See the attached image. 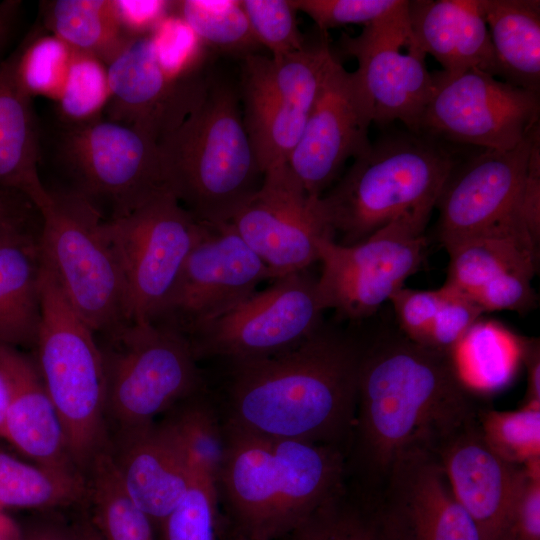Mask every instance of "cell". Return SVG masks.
I'll use <instances>...</instances> for the list:
<instances>
[{
	"instance_id": "6da1fadb",
	"label": "cell",
	"mask_w": 540,
	"mask_h": 540,
	"mask_svg": "<svg viewBox=\"0 0 540 540\" xmlns=\"http://www.w3.org/2000/svg\"><path fill=\"white\" fill-rule=\"evenodd\" d=\"M479 409L454 353L400 330L363 342L351 440L366 491L378 492L400 456L434 450Z\"/></svg>"
},
{
	"instance_id": "7a4b0ae2",
	"label": "cell",
	"mask_w": 540,
	"mask_h": 540,
	"mask_svg": "<svg viewBox=\"0 0 540 540\" xmlns=\"http://www.w3.org/2000/svg\"><path fill=\"white\" fill-rule=\"evenodd\" d=\"M363 342L325 322L282 353L228 362L224 425L339 446L352 438Z\"/></svg>"
},
{
	"instance_id": "3957f363",
	"label": "cell",
	"mask_w": 540,
	"mask_h": 540,
	"mask_svg": "<svg viewBox=\"0 0 540 540\" xmlns=\"http://www.w3.org/2000/svg\"><path fill=\"white\" fill-rule=\"evenodd\" d=\"M223 429L225 455L216 480L221 516L251 540H280L347 477V455L339 446Z\"/></svg>"
},
{
	"instance_id": "277c9868",
	"label": "cell",
	"mask_w": 540,
	"mask_h": 540,
	"mask_svg": "<svg viewBox=\"0 0 540 540\" xmlns=\"http://www.w3.org/2000/svg\"><path fill=\"white\" fill-rule=\"evenodd\" d=\"M455 166L443 141L409 130L383 135L319 197L334 240L353 245L397 221L424 231Z\"/></svg>"
},
{
	"instance_id": "5b68a950",
	"label": "cell",
	"mask_w": 540,
	"mask_h": 540,
	"mask_svg": "<svg viewBox=\"0 0 540 540\" xmlns=\"http://www.w3.org/2000/svg\"><path fill=\"white\" fill-rule=\"evenodd\" d=\"M169 190L199 222H230L262 185L259 166L234 88L208 79L202 100L162 137Z\"/></svg>"
},
{
	"instance_id": "8992f818",
	"label": "cell",
	"mask_w": 540,
	"mask_h": 540,
	"mask_svg": "<svg viewBox=\"0 0 540 540\" xmlns=\"http://www.w3.org/2000/svg\"><path fill=\"white\" fill-rule=\"evenodd\" d=\"M94 335L43 260L36 364L77 465L100 453L107 414L104 357Z\"/></svg>"
},
{
	"instance_id": "52a82bcc",
	"label": "cell",
	"mask_w": 540,
	"mask_h": 540,
	"mask_svg": "<svg viewBox=\"0 0 540 540\" xmlns=\"http://www.w3.org/2000/svg\"><path fill=\"white\" fill-rule=\"evenodd\" d=\"M38 213L43 260L74 310L95 333L126 323L124 280L107 218L76 189L49 190Z\"/></svg>"
},
{
	"instance_id": "ba28073f",
	"label": "cell",
	"mask_w": 540,
	"mask_h": 540,
	"mask_svg": "<svg viewBox=\"0 0 540 540\" xmlns=\"http://www.w3.org/2000/svg\"><path fill=\"white\" fill-rule=\"evenodd\" d=\"M102 349L106 409L127 432L206 390L191 345L178 330L160 323L126 322L108 333Z\"/></svg>"
},
{
	"instance_id": "9c48e42d",
	"label": "cell",
	"mask_w": 540,
	"mask_h": 540,
	"mask_svg": "<svg viewBox=\"0 0 540 540\" xmlns=\"http://www.w3.org/2000/svg\"><path fill=\"white\" fill-rule=\"evenodd\" d=\"M204 227L170 190L107 219L124 280L127 322L158 321Z\"/></svg>"
},
{
	"instance_id": "30bf717a",
	"label": "cell",
	"mask_w": 540,
	"mask_h": 540,
	"mask_svg": "<svg viewBox=\"0 0 540 540\" xmlns=\"http://www.w3.org/2000/svg\"><path fill=\"white\" fill-rule=\"evenodd\" d=\"M334 59L326 39L278 59H243V121L263 174L288 163Z\"/></svg>"
},
{
	"instance_id": "8fae6325",
	"label": "cell",
	"mask_w": 540,
	"mask_h": 540,
	"mask_svg": "<svg viewBox=\"0 0 540 540\" xmlns=\"http://www.w3.org/2000/svg\"><path fill=\"white\" fill-rule=\"evenodd\" d=\"M317 279L306 270L273 280L226 314L188 334L197 361H247L292 349L323 324Z\"/></svg>"
},
{
	"instance_id": "7c38bea8",
	"label": "cell",
	"mask_w": 540,
	"mask_h": 540,
	"mask_svg": "<svg viewBox=\"0 0 540 540\" xmlns=\"http://www.w3.org/2000/svg\"><path fill=\"white\" fill-rule=\"evenodd\" d=\"M419 131L443 142L510 150L539 126V93L478 69L433 74Z\"/></svg>"
},
{
	"instance_id": "4fadbf2b",
	"label": "cell",
	"mask_w": 540,
	"mask_h": 540,
	"mask_svg": "<svg viewBox=\"0 0 540 540\" xmlns=\"http://www.w3.org/2000/svg\"><path fill=\"white\" fill-rule=\"evenodd\" d=\"M62 154L76 190L98 209L108 206V220L169 190L158 141L139 128L103 118L70 126Z\"/></svg>"
},
{
	"instance_id": "5bb4252c",
	"label": "cell",
	"mask_w": 540,
	"mask_h": 540,
	"mask_svg": "<svg viewBox=\"0 0 540 540\" xmlns=\"http://www.w3.org/2000/svg\"><path fill=\"white\" fill-rule=\"evenodd\" d=\"M422 233L408 222L397 221L353 245L321 238L317 296L323 311L332 309L340 320L350 321L373 315L423 263Z\"/></svg>"
},
{
	"instance_id": "9a60e30c",
	"label": "cell",
	"mask_w": 540,
	"mask_h": 540,
	"mask_svg": "<svg viewBox=\"0 0 540 540\" xmlns=\"http://www.w3.org/2000/svg\"><path fill=\"white\" fill-rule=\"evenodd\" d=\"M409 6V2H408ZM408 6L379 22L363 26L360 34L343 33L340 44L358 67L351 72L362 107L371 123L400 121L418 133L434 89L409 22Z\"/></svg>"
},
{
	"instance_id": "2e32d148",
	"label": "cell",
	"mask_w": 540,
	"mask_h": 540,
	"mask_svg": "<svg viewBox=\"0 0 540 540\" xmlns=\"http://www.w3.org/2000/svg\"><path fill=\"white\" fill-rule=\"evenodd\" d=\"M539 136L537 126L510 150L483 149L454 167L436 204L438 238L445 249L497 233L521 234L531 240L521 205L530 153Z\"/></svg>"
},
{
	"instance_id": "e0dca14e",
	"label": "cell",
	"mask_w": 540,
	"mask_h": 540,
	"mask_svg": "<svg viewBox=\"0 0 540 540\" xmlns=\"http://www.w3.org/2000/svg\"><path fill=\"white\" fill-rule=\"evenodd\" d=\"M158 321L187 336L253 295L273 274L230 222L204 223Z\"/></svg>"
},
{
	"instance_id": "ac0fdd59",
	"label": "cell",
	"mask_w": 540,
	"mask_h": 540,
	"mask_svg": "<svg viewBox=\"0 0 540 540\" xmlns=\"http://www.w3.org/2000/svg\"><path fill=\"white\" fill-rule=\"evenodd\" d=\"M274 279L318 261L317 244L333 234L319 198L307 194L288 164L264 173L259 190L230 221Z\"/></svg>"
},
{
	"instance_id": "d6986e66",
	"label": "cell",
	"mask_w": 540,
	"mask_h": 540,
	"mask_svg": "<svg viewBox=\"0 0 540 540\" xmlns=\"http://www.w3.org/2000/svg\"><path fill=\"white\" fill-rule=\"evenodd\" d=\"M372 504L385 540H482L431 449L400 456Z\"/></svg>"
},
{
	"instance_id": "ffe728a7",
	"label": "cell",
	"mask_w": 540,
	"mask_h": 540,
	"mask_svg": "<svg viewBox=\"0 0 540 540\" xmlns=\"http://www.w3.org/2000/svg\"><path fill=\"white\" fill-rule=\"evenodd\" d=\"M107 119L159 140L202 100L208 79L183 76L162 59L152 32L131 37L107 65Z\"/></svg>"
},
{
	"instance_id": "44dd1931",
	"label": "cell",
	"mask_w": 540,
	"mask_h": 540,
	"mask_svg": "<svg viewBox=\"0 0 540 540\" xmlns=\"http://www.w3.org/2000/svg\"><path fill=\"white\" fill-rule=\"evenodd\" d=\"M370 124L351 72L335 57L287 163L309 196H322L345 162L369 148Z\"/></svg>"
},
{
	"instance_id": "7402d4cb",
	"label": "cell",
	"mask_w": 540,
	"mask_h": 540,
	"mask_svg": "<svg viewBox=\"0 0 540 540\" xmlns=\"http://www.w3.org/2000/svg\"><path fill=\"white\" fill-rule=\"evenodd\" d=\"M444 285L470 299L482 312L526 313L536 306L532 279L539 249L521 234L497 233L461 241L448 249Z\"/></svg>"
},
{
	"instance_id": "603a6c76",
	"label": "cell",
	"mask_w": 540,
	"mask_h": 540,
	"mask_svg": "<svg viewBox=\"0 0 540 540\" xmlns=\"http://www.w3.org/2000/svg\"><path fill=\"white\" fill-rule=\"evenodd\" d=\"M434 451L457 501L476 524L481 539L501 540L525 467L507 462L489 447L477 417L444 439Z\"/></svg>"
},
{
	"instance_id": "cb8c5ba5",
	"label": "cell",
	"mask_w": 540,
	"mask_h": 540,
	"mask_svg": "<svg viewBox=\"0 0 540 540\" xmlns=\"http://www.w3.org/2000/svg\"><path fill=\"white\" fill-rule=\"evenodd\" d=\"M6 389L3 438L35 464L79 472L36 361L19 348L0 345Z\"/></svg>"
},
{
	"instance_id": "d4e9b609",
	"label": "cell",
	"mask_w": 540,
	"mask_h": 540,
	"mask_svg": "<svg viewBox=\"0 0 540 540\" xmlns=\"http://www.w3.org/2000/svg\"><path fill=\"white\" fill-rule=\"evenodd\" d=\"M114 461L128 496L155 528L184 498L196 476L167 421L127 432L126 445Z\"/></svg>"
},
{
	"instance_id": "484cf974",
	"label": "cell",
	"mask_w": 540,
	"mask_h": 540,
	"mask_svg": "<svg viewBox=\"0 0 540 540\" xmlns=\"http://www.w3.org/2000/svg\"><path fill=\"white\" fill-rule=\"evenodd\" d=\"M413 36L447 74L478 69L500 76L481 0L409 1Z\"/></svg>"
},
{
	"instance_id": "4316f807",
	"label": "cell",
	"mask_w": 540,
	"mask_h": 540,
	"mask_svg": "<svg viewBox=\"0 0 540 540\" xmlns=\"http://www.w3.org/2000/svg\"><path fill=\"white\" fill-rule=\"evenodd\" d=\"M42 253L31 224L0 227V345L35 347Z\"/></svg>"
},
{
	"instance_id": "83f0119b",
	"label": "cell",
	"mask_w": 540,
	"mask_h": 540,
	"mask_svg": "<svg viewBox=\"0 0 540 540\" xmlns=\"http://www.w3.org/2000/svg\"><path fill=\"white\" fill-rule=\"evenodd\" d=\"M20 46L0 62V188L17 192L41 210L49 190L39 176V144L32 97L18 74Z\"/></svg>"
},
{
	"instance_id": "f1b7e54d",
	"label": "cell",
	"mask_w": 540,
	"mask_h": 540,
	"mask_svg": "<svg viewBox=\"0 0 540 540\" xmlns=\"http://www.w3.org/2000/svg\"><path fill=\"white\" fill-rule=\"evenodd\" d=\"M500 77L540 91V1L481 0Z\"/></svg>"
},
{
	"instance_id": "f546056e",
	"label": "cell",
	"mask_w": 540,
	"mask_h": 540,
	"mask_svg": "<svg viewBox=\"0 0 540 540\" xmlns=\"http://www.w3.org/2000/svg\"><path fill=\"white\" fill-rule=\"evenodd\" d=\"M46 28L73 51L105 65L131 38L123 29L114 0H54L44 3Z\"/></svg>"
},
{
	"instance_id": "4dcf8cb0",
	"label": "cell",
	"mask_w": 540,
	"mask_h": 540,
	"mask_svg": "<svg viewBox=\"0 0 540 540\" xmlns=\"http://www.w3.org/2000/svg\"><path fill=\"white\" fill-rule=\"evenodd\" d=\"M87 495L79 472L25 463L0 450V507L55 508L79 503Z\"/></svg>"
},
{
	"instance_id": "1f68e13d",
	"label": "cell",
	"mask_w": 540,
	"mask_h": 540,
	"mask_svg": "<svg viewBox=\"0 0 540 540\" xmlns=\"http://www.w3.org/2000/svg\"><path fill=\"white\" fill-rule=\"evenodd\" d=\"M347 478V477H346ZM280 540H385L372 499L347 480Z\"/></svg>"
},
{
	"instance_id": "d6a6232c",
	"label": "cell",
	"mask_w": 540,
	"mask_h": 540,
	"mask_svg": "<svg viewBox=\"0 0 540 540\" xmlns=\"http://www.w3.org/2000/svg\"><path fill=\"white\" fill-rule=\"evenodd\" d=\"M92 463V522L103 539L156 540L155 526L128 496L114 458L100 452Z\"/></svg>"
},
{
	"instance_id": "836d02e7",
	"label": "cell",
	"mask_w": 540,
	"mask_h": 540,
	"mask_svg": "<svg viewBox=\"0 0 540 540\" xmlns=\"http://www.w3.org/2000/svg\"><path fill=\"white\" fill-rule=\"evenodd\" d=\"M171 13L194 32L204 46L243 59L260 46L241 0L171 1Z\"/></svg>"
},
{
	"instance_id": "e575fe53",
	"label": "cell",
	"mask_w": 540,
	"mask_h": 540,
	"mask_svg": "<svg viewBox=\"0 0 540 540\" xmlns=\"http://www.w3.org/2000/svg\"><path fill=\"white\" fill-rule=\"evenodd\" d=\"M176 416L167 420L196 474L217 480L225 455L220 411L206 390L182 402Z\"/></svg>"
},
{
	"instance_id": "d590c367",
	"label": "cell",
	"mask_w": 540,
	"mask_h": 540,
	"mask_svg": "<svg viewBox=\"0 0 540 540\" xmlns=\"http://www.w3.org/2000/svg\"><path fill=\"white\" fill-rule=\"evenodd\" d=\"M480 431L489 447L509 463L524 466L540 459V405L513 411L480 408Z\"/></svg>"
},
{
	"instance_id": "8d00e7d4",
	"label": "cell",
	"mask_w": 540,
	"mask_h": 540,
	"mask_svg": "<svg viewBox=\"0 0 540 540\" xmlns=\"http://www.w3.org/2000/svg\"><path fill=\"white\" fill-rule=\"evenodd\" d=\"M109 96L107 66L96 57L73 51L63 89L56 100L61 118L69 127L100 119Z\"/></svg>"
},
{
	"instance_id": "74e56055",
	"label": "cell",
	"mask_w": 540,
	"mask_h": 540,
	"mask_svg": "<svg viewBox=\"0 0 540 540\" xmlns=\"http://www.w3.org/2000/svg\"><path fill=\"white\" fill-rule=\"evenodd\" d=\"M221 519L216 482L196 474L184 498L158 528L163 540H219Z\"/></svg>"
},
{
	"instance_id": "f35d334b",
	"label": "cell",
	"mask_w": 540,
	"mask_h": 540,
	"mask_svg": "<svg viewBox=\"0 0 540 540\" xmlns=\"http://www.w3.org/2000/svg\"><path fill=\"white\" fill-rule=\"evenodd\" d=\"M73 50L53 34L20 45L18 74L26 92L56 102L71 63Z\"/></svg>"
},
{
	"instance_id": "ab89813d",
	"label": "cell",
	"mask_w": 540,
	"mask_h": 540,
	"mask_svg": "<svg viewBox=\"0 0 540 540\" xmlns=\"http://www.w3.org/2000/svg\"><path fill=\"white\" fill-rule=\"evenodd\" d=\"M250 28L259 45L278 59L305 47L290 0H241Z\"/></svg>"
},
{
	"instance_id": "60d3db41",
	"label": "cell",
	"mask_w": 540,
	"mask_h": 540,
	"mask_svg": "<svg viewBox=\"0 0 540 540\" xmlns=\"http://www.w3.org/2000/svg\"><path fill=\"white\" fill-rule=\"evenodd\" d=\"M296 11L307 14L324 33L348 24H373L408 6L406 0H290Z\"/></svg>"
},
{
	"instance_id": "b9f144b4",
	"label": "cell",
	"mask_w": 540,
	"mask_h": 540,
	"mask_svg": "<svg viewBox=\"0 0 540 540\" xmlns=\"http://www.w3.org/2000/svg\"><path fill=\"white\" fill-rule=\"evenodd\" d=\"M442 289L416 290L401 288L392 303L399 330L410 340L428 347L432 327L442 302Z\"/></svg>"
},
{
	"instance_id": "7bdbcfd3",
	"label": "cell",
	"mask_w": 540,
	"mask_h": 540,
	"mask_svg": "<svg viewBox=\"0 0 540 540\" xmlns=\"http://www.w3.org/2000/svg\"><path fill=\"white\" fill-rule=\"evenodd\" d=\"M524 467L509 524L501 540H540V459Z\"/></svg>"
},
{
	"instance_id": "ee69618b",
	"label": "cell",
	"mask_w": 540,
	"mask_h": 540,
	"mask_svg": "<svg viewBox=\"0 0 540 540\" xmlns=\"http://www.w3.org/2000/svg\"><path fill=\"white\" fill-rule=\"evenodd\" d=\"M124 31L131 37L152 32L171 13V1L114 0Z\"/></svg>"
},
{
	"instance_id": "f6af8a7d",
	"label": "cell",
	"mask_w": 540,
	"mask_h": 540,
	"mask_svg": "<svg viewBox=\"0 0 540 540\" xmlns=\"http://www.w3.org/2000/svg\"><path fill=\"white\" fill-rule=\"evenodd\" d=\"M522 217L534 245L540 244V137L536 139L530 153L525 181Z\"/></svg>"
},
{
	"instance_id": "bcb514c9",
	"label": "cell",
	"mask_w": 540,
	"mask_h": 540,
	"mask_svg": "<svg viewBox=\"0 0 540 540\" xmlns=\"http://www.w3.org/2000/svg\"><path fill=\"white\" fill-rule=\"evenodd\" d=\"M36 208L23 195L0 188V227L31 224V213Z\"/></svg>"
},
{
	"instance_id": "7dc6e473",
	"label": "cell",
	"mask_w": 540,
	"mask_h": 540,
	"mask_svg": "<svg viewBox=\"0 0 540 540\" xmlns=\"http://www.w3.org/2000/svg\"><path fill=\"white\" fill-rule=\"evenodd\" d=\"M519 348L526 366L527 389L523 404L540 405V348L536 339H521Z\"/></svg>"
},
{
	"instance_id": "c3c4849f",
	"label": "cell",
	"mask_w": 540,
	"mask_h": 540,
	"mask_svg": "<svg viewBox=\"0 0 540 540\" xmlns=\"http://www.w3.org/2000/svg\"><path fill=\"white\" fill-rule=\"evenodd\" d=\"M25 540H78L77 528L56 521H44L25 530Z\"/></svg>"
},
{
	"instance_id": "681fc988",
	"label": "cell",
	"mask_w": 540,
	"mask_h": 540,
	"mask_svg": "<svg viewBox=\"0 0 540 540\" xmlns=\"http://www.w3.org/2000/svg\"><path fill=\"white\" fill-rule=\"evenodd\" d=\"M19 7V1L8 0L0 3V51L6 44L14 28Z\"/></svg>"
},
{
	"instance_id": "f907efd6",
	"label": "cell",
	"mask_w": 540,
	"mask_h": 540,
	"mask_svg": "<svg viewBox=\"0 0 540 540\" xmlns=\"http://www.w3.org/2000/svg\"><path fill=\"white\" fill-rule=\"evenodd\" d=\"M0 540H25V530L0 507Z\"/></svg>"
},
{
	"instance_id": "816d5d0a",
	"label": "cell",
	"mask_w": 540,
	"mask_h": 540,
	"mask_svg": "<svg viewBox=\"0 0 540 540\" xmlns=\"http://www.w3.org/2000/svg\"><path fill=\"white\" fill-rule=\"evenodd\" d=\"M78 540H104L92 521L82 522L77 527Z\"/></svg>"
},
{
	"instance_id": "f5cc1de1",
	"label": "cell",
	"mask_w": 540,
	"mask_h": 540,
	"mask_svg": "<svg viewBox=\"0 0 540 540\" xmlns=\"http://www.w3.org/2000/svg\"><path fill=\"white\" fill-rule=\"evenodd\" d=\"M6 406V389L0 372V438H3L4 413Z\"/></svg>"
},
{
	"instance_id": "db71d44e",
	"label": "cell",
	"mask_w": 540,
	"mask_h": 540,
	"mask_svg": "<svg viewBox=\"0 0 540 540\" xmlns=\"http://www.w3.org/2000/svg\"><path fill=\"white\" fill-rule=\"evenodd\" d=\"M219 540H251L247 537H244L234 531H232L224 522L221 520Z\"/></svg>"
}]
</instances>
